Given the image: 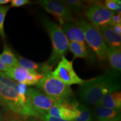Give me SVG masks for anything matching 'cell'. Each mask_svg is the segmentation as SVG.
<instances>
[{"mask_svg":"<svg viewBox=\"0 0 121 121\" xmlns=\"http://www.w3.org/2000/svg\"><path fill=\"white\" fill-rule=\"evenodd\" d=\"M26 96L31 107L39 116L47 114L57 102L37 89L28 88L26 90Z\"/></svg>","mask_w":121,"mask_h":121,"instance_id":"10","label":"cell"},{"mask_svg":"<svg viewBox=\"0 0 121 121\" xmlns=\"http://www.w3.org/2000/svg\"><path fill=\"white\" fill-rule=\"evenodd\" d=\"M113 28L114 31H115V33L116 34L120 35L121 34V24H118V25H114V26H113Z\"/></svg>","mask_w":121,"mask_h":121,"instance_id":"28","label":"cell"},{"mask_svg":"<svg viewBox=\"0 0 121 121\" xmlns=\"http://www.w3.org/2000/svg\"><path fill=\"white\" fill-rule=\"evenodd\" d=\"M30 3V1L29 0H12L11 1V7H20L25 4H29Z\"/></svg>","mask_w":121,"mask_h":121,"instance_id":"26","label":"cell"},{"mask_svg":"<svg viewBox=\"0 0 121 121\" xmlns=\"http://www.w3.org/2000/svg\"><path fill=\"white\" fill-rule=\"evenodd\" d=\"M2 116H1V114H0V119H1V118H2Z\"/></svg>","mask_w":121,"mask_h":121,"instance_id":"34","label":"cell"},{"mask_svg":"<svg viewBox=\"0 0 121 121\" xmlns=\"http://www.w3.org/2000/svg\"><path fill=\"white\" fill-rule=\"evenodd\" d=\"M114 12L110 11L103 4L95 2L85 11V16L93 26L99 28L108 25Z\"/></svg>","mask_w":121,"mask_h":121,"instance_id":"9","label":"cell"},{"mask_svg":"<svg viewBox=\"0 0 121 121\" xmlns=\"http://www.w3.org/2000/svg\"><path fill=\"white\" fill-rule=\"evenodd\" d=\"M37 3L48 13L55 16L60 25L65 22H72L75 19L72 12L63 1L56 0H40Z\"/></svg>","mask_w":121,"mask_h":121,"instance_id":"7","label":"cell"},{"mask_svg":"<svg viewBox=\"0 0 121 121\" xmlns=\"http://www.w3.org/2000/svg\"><path fill=\"white\" fill-rule=\"evenodd\" d=\"M9 67H7V66H6L5 65H4L3 63L1 62V61L0 60V71L4 72H6L8 69Z\"/></svg>","mask_w":121,"mask_h":121,"instance_id":"29","label":"cell"},{"mask_svg":"<svg viewBox=\"0 0 121 121\" xmlns=\"http://www.w3.org/2000/svg\"><path fill=\"white\" fill-rule=\"evenodd\" d=\"M0 121H4V119H2V118L0 119Z\"/></svg>","mask_w":121,"mask_h":121,"instance_id":"33","label":"cell"},{"mask_svg":"<svg viewBox=\"0 0 121 121\" xmlns=\"http://www.w3.org/2000/svg\"><path fill=\"white\" fill-rule=\"evenodd\" d=\"M75 23L83 31L85 40L94 51L100 61L107 60L108 47L99 29L93 26L84 18L77 19Z\"/></svg>","mask_w":121,"mask_h":121,"instance_id":"4","label":"cell"},{"mask_svg":"<svg viewBox=\"0 0 121 121\" xmlns=\"http://www.w3.org/2000/svg\"><path fill=\"white\" fill-rule=\"evenodd\" d=\"M99 106L111 109L119 110L121 107V93L118 91L110 92L103 97Z\"/></svg>","mask_w":121,"mask_h":121,"instance_id":"15","label":"cell"},{"mask_svg":"<svg viewBox=\"0 0 121 121\" xmlns=\"http://www.w3.org/2000/svg\"><path fill=\"white\" fill-rule=\"evenodd\" d=\"M0 60L7 67H14L19 65L18 60L14 53L6 44L4 45V50L0 54Z\"/></svg>","mask_w":121,"mask_h":121,"instance_id":"17","label":"cell"},{"mask_svg":"<svg viewBox=\"0 0 121 121\" xmlns=\"http://www.w3.org/2000/svg\"><path fill=\"white\" fill-rule=\"evenodd\" d=\"M17 58L19 65L24 69L43 74L45 76H47L51 73L52 68L48 66L46 62L41 63H36L21 56H19Z\"/></svg>","mask_w":121,"mask_h":121,"instance_id":"13","label":"cell"},{"mask_svg":"<svg viewBox=\"0 0 121 121\" xmlns=\"http://www.w3.org/2000/svg\"><path fill=\"white\" fill-rule=\"evenodd\" d=\"M69 7L71 11L76 14H80L83 10L85 8L84 2L80 0H65L63 1Z\"/></svg>","mask_w":121,"mask_h":121,"instance_id":"21","label":"cell"},{"mask_svg":"<svg viewBox=\"0 0 121 121\" xmlns=\"http://www.w3.org/2000/svg\"><path fill=\"white\" fill-rule=\"evenodd\" d=\"M4 108H6L5 106H4V103H3L2 100L0 99V110H2L3 109H4Z\"/></svg>","mask_w":121,"mask_h":121,"instance_id":"32","label":"cell"},{"mask_svg":"<svg viewBox=\"0 0 121 121\" xmlns=\"http://www.w3.org/2000/svg\"><path fill=\"white\" fill-rule=\"evenodd\" d=\"M40 20L52 42V52L46 63L53 68L67 53L69 42L60 27L55 22L45 16H42Z\"/></svg>","mask_w":121,"mask_h":121,"instance_id":"3","label":"cell"},{"mask_svg":"<svg viewBox=\"0 0 121 121\" xmlns=\"http://www.w3.org/2000/svg\"><path fill=\"white\" fill-rule=\"evenodd\" d=\"M4 73L10 79L24 85H37L45 76L22 67L19 65L9 67Z\"/></svg>","mask_w":121,"mask_h":121,"instance_id":"8","label":"cell"},{"mask_svg":"<svg viewBox=\"0 0 121 121\" xmlns=\"http://www.w3.org/2000/svg\"><path fill=\"white\" fill-rule=\"evenodd\" d=\"M38 118H39L40 121H69L64 120V119L60 118L50 116V115H48L47 114H45L39 116Z\"/></svg>","mask_w":121,"mask_h":121,"instance_id":"24","label":"cell"},{"mask_svg":"<svg viewBox=\"0 0 121 121\" xmlns=\"http://www.w3.org/2000/svg\"><path fill=\"white\" fill-rule=\"evenodd\" d=\"M72 121H93V116L87 107L79 104L76 117Z\"/></svg>","mask_w":121,"mask_h":121,"instance_id":"20","label":"cell"},{"mask_svg":"<svg viewBox=\"0 0 121 121\" xmlns=\"http://www.w3.org/2000/svg\"><path fill=\"white\" fill-rule=\"evenodd\" d=\"M107 58L113 69L120 72L121 69V48L109 47L107 51Z\"/></svg>","mask_w":121,"mask_h":121,"instance_id":"16","label":"cell"},{"mask_svg":"<svg viewBox=\"0 0 121 121\" xmlns=\"http://www.w3.org/2000/svg\"><path fill=\"white\" fill-rule=\"evenodd\" d=\"M10 6H0V36L3 39L6 38L4 31V22Z\"/></svg>","mask_w":121,"mask_h":121,"instance_id":"22","label":"cell"},{"mask_svg":"<svg viewBox=\"0 0 121 121\" xmlns=\"http://www.w3.org/2000/svg\"><path fill=\"white\" fill-rule=\"evenodd\" d=\"M60 28L68 40L72 42L85 44V37L83 31L73 22H66L60 25Z\"/></svg>","mask_w":121,"mask_h":121,"instance_id":"12","label":"cell"},{"mask_svg":"<svg viewBox=\"0 0 121 121\" xmlns=\"http://www.w3.org/2000/svg\"><path fill=\"white\" fill-rule=\"evenodd\" d=\"M69 49L73 53L74 58H87L88 52L85 44L78 42H69Z\"/></svg>","mask_w":121,"mask_h":121,"instance_id":"18","label":"cell"},{"mask_svg":"<svg viewBox=\"0 0 121 121\" xmlns=\"http://www.w3.org/2000/svg\"><path fill=\"white\" fill-rule=\"evenodd\" d=\"M51 75L69 86L75 84L81 85L86 81V80L80 78L76 73L73 67V60H68L65 56L62 57L57 67L54 71H51Z\"/></svg>","mask_w":121,"mask_h":121,"instance_id":"6","label":"cell"},{"mask_svg":"<svg viewBox=\"0 0 121 121\" xmlns=\"http://www.w3.org/2000/svg\"><path fill=\"white\" fill-rule=\"evenodd\" d=\"M0 99L6 108L24 118L39 116L34 111L26 96L23 86L0 71Z\"/></svg>","mask_w":121,"mask_h":121,"instance_id":"1","label":"cell"},{"mask_svg":"<svg viewBox=\"0 0 121 121\" xmlns=\"http://www.w3.org/2000/svg\"><path fill=\"white\" fill-rule=\"evenodd\" d=\"M95 112L96 117H97L98 121L113 118L121 116L119 110L105 108L101 107V106H98L95 109Z\"/></svg>","mask_w":121,"mask_h":121,"instance_id":"19","label":"cell"},{"mask_svg":"<svg viewBox=\"0 0 121 121\" xmlns=\"http://www.w3.org/2000/svg\"><path fill=\"white\" fill-rule=\"evenodd\" d=\"M99 29L106 44H108L110 47L121 48V35L115 33L112 26L106 25Z\"/></svg>","mask_w":121,"mask_h":121,"instance_id":"14","label":"cell"},{"mask_svg":"<svg viewBox=\"0 0 121 121\" xmlns=\"http://www.w3.org/2000/svg\"><path fill=\"white\" fill-rule=\"evenodd\" d=\"M37 87L45 95L56 101L70 99L73 95L69 86L53 78L51 73L40 80Z\"/></svg>","mask_w":121,"mask_h":121,"instance_id":"5","label":"cell"},{"mask_svg":"<svg viewBox=\"0 0 121 121\" xmlns=\"http://www.w3.org/2000/svg\"><path fill=\"white\" fill-rule=\"evenodd\" d=\"M121 13H117V15L114 14L110 19L108 25L110 26H114V25H118V24H121Z\"/></svg>","mask_w":121,"mask_h":121,"instance_id":"25","label":"cell"},{"mask_svg":"<svg viewBox=\"0 0 121 121\" xmlns=\"http://www.w3.org/2000/svg\"><path fill=\"white\" fill-rule=\"evenodd\" d=\"M10 2H11L10 0H0V5L9 4Z\"/></svg>","mask_w":121,"mask_h":121,"instance_id":"31","label":"cell"},{"mask_svg":"<svg viewBox=\"0 0 121 121\" xmlns=\"http://www.w3.org/2000/svg\"><path fill=\"white\" fill-rule=\"evenodd\" d=\"M4 121H26L24 119V117L19 115L15 114V116L8 115L6 116Z\"/></svg>","mask_w":121,"mask_h":121,"instance_id":"27","label":"cell"},{"mask_svg":"<svg viewBox=\"0 0 121 121\" xmlns=\"http://www.w3.org/2000/svg\"><path fill=\"white\" fill-rule=\"evenodd\" d=\"M78 105V102L71 101V99L57 101L47 114L66 121H72L76 117Z\"/></svg>","mask_w":121,"mask_h":121,"instance_id":"11","label":"cell"},{"mask_svg":"<svg viewBox=\"0 0 121 121\" xmlns=\"http://www.w3.org/2000/svg\"><path fill=\"white\" fill-rule=\"evenodd\" d=\"M105 7L110 11H114L118 13H121V1L120 0H107L105 2Z\"/></svg>","mask_w":121,"mask_h":121,"instance_id":"23","label":"cell"},{"mask_svg":"<svg viewBox=\"0 0 121 121\" xmlns=\"http://www.w3.org/2000/svg\"><path fill=\"white\" fill-rule=\"evenodd\" d=\"M120 119H121V116L120 117L113 118L103 119V120H99L98 121H120Z\"/></svg>","mask_w":121,"mask_h":121,"instance_id":"30","label":"cell"},{"mask_svg":"<svg viewBox=\"0 0 121 121\" xmlns=\"http://www.w3.org/2000/svg\"><path fill=\"white\" fill-rule=\"evenodd\" d=\"M120 86L118 75L116 72L107 71L96 78L86 81L80 86L79 94L84 101L99 106L104 95L118 91Z\"/></svg>","mask_w":121,"mask_h":121,"instance_id":"2","label":"cell"}]
</instances>
